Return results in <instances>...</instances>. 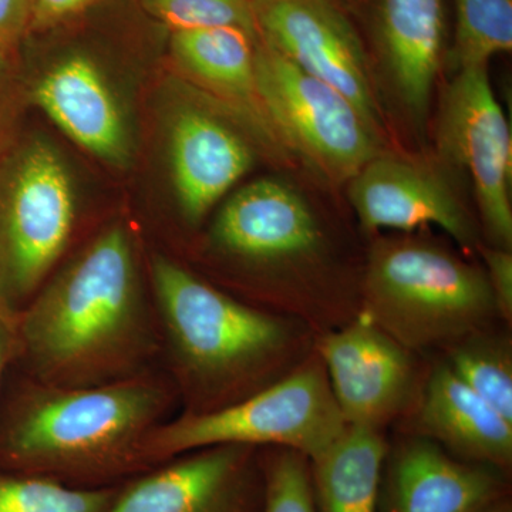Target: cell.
Masks as SVG:
<instances>
[{
  "label": "cell",
  "mask_w": 512,
  "mask_h": 512,
  "mask_svg": "<svg viewBox=\"0 0 512 512\" xmlns=\"http://www.w3.org/2000/svg\"><path fill=\"white\" fill-rule=\"evenodd\" d=\"M16 342L20 375L49 386H100L163 367L153 292L126 224L104 228L47 279L16 316Z\"/></svg>",
  "instance_id": "obj_1"
},
{
  "label": "cell",
  "mask_w": 512,
  "mask_h": 512,
  "mask_svg": "<svg viewBox=\"0 0 512 512\" xmlns=\"http://www.w3.org/2000/svg\"><path fill=\"white\" fill-rule=\"evenodd\" d=\"M175 409L180 400L163 367L89 387L20 375L0 412V473L74 488L127 483L153 468L148 437Z\"/></svg>",
  "instance_id": "obj_2"
},
{
  "label": "cell",
  "mask_w": 512,
  "mask_h": 512,
  "mask_svg": "<svg viewBox=\"0 0 512 512\" xmlns=\"http://www.w3.org/2000/svg\"><path fill=\"white\" fill-rule=\"evenodd\" d=\"M160 326L161 366L180 413L218 412L284 377L315 352L301 320L264 311L156 254L148 265Z\"/></svg>",
  "instance_id": "obj_3"
},
{
  "label": "cell",
  "mask_w": 512,
  "mask_h": 512,
  "mask_svg": "<svg viewBox=\"0 0 512 512\" xmlns=\"http://www.w3.org/2000/svg\"><path fill=\"white\" fill-rule=\"evenodd\" d=\"M207 252L264 279L252 305L301 320L316 335L360 315V299L328 281L329 239L315 211L281 181H255L232 195L208 231Z\"/></svg>",
  "instance_id": "obj_4"
},
{
  "label": "cell",
  "mask_w": 512,
  "mask_h": 512,
  "mask_svg": "<svg viewBox=\"0 0 512 512\" xmlns=\"http://www.w3.org/2000/svg\"><path fill=\"white\" fill-rule=\"evenodd\" d=\"M360 313L426 357L504 325L484 269L413 232L379 237L370 245Z\"/></svg>",
  "instance_id": "obj_5"
},
{
  "label": "cell",
  "mask_w": 512,
  "mask_h": 512,
  "mask_svg": "<svg viewBox=\"0 0 512 512\" xmlns=\"http://www.w3.org/2000/svg\"><path fill=\"white\" fill-rule=\"evenodd\" d=\"M346 427L315 348L291 375L242 402L207 414L178 413L164 421L148 437L147 457L156 467L198 448L244 444L291 448L311 460Z\"/></svg>",
  "instance_id": "obj_6"
},
{
  "label": "cell",
  "mask_w": 512,
  "mask_h": 512,
  "mask_svg": "<svg viewBox=\"0 0 512 512\" xmlns=\"http://www.w3.org/2000/svg\"><path fill=\"white\" fill-rule=\"evenodd\" d=\"M77 225L76 195L62 158L43 141L0 165V311L10 316L55 274Z\"/></svg>",
  "instance_id": "obj_7"
},
{
  "label": "cell",
  "mask_w": 512,
  "mask_h": 512,
  "mask_svg": "<svg viewBox=\"0 0 512 512\" xmlns=\"http://www.w3.org/2000/svg\"><path fill=\"white\" fill-rule=\"evenodd\" d=\"M255 76L275 136L328 180L349 183L380 153L379 131L348 97L261 39L255 47Z\"/></svg>",
  "instance_id": "obj_8"
},
{
  "label": "cell",
  "mask_w": 512,
  "mask_h": 512,
  "mask_svg": "<svg viewBox=\"0 0 512 512\" xmlns=\"http://www.w3.org/2000/svg\"><path fill=\"white\" fill-rule=\"evenodd\" d=\"M316 352L346 424L379 431L409 416L431 363L362 313L348 325L316 336Z\"/></svg>",
  "instance_id": "obj_9"
},
{
  "label": "cell",
  "mask_w": 512,
  "mask_h": 512,
  "mask_svg": "<svg viewBox=\"0 0 512 512\" xmlns=\"http://www.w3.org/2000/svg\"><path fill=\"white\" fill-rule=\"evenodd\" d=\"M437 143L451 163L470 174L491 247L512 251L511 131L487 66L457 70L444 90Z\"/></svg>",
  "instance_id": "obj_10"
},
{
  "label": "cell",
  "mask_w": 512,
  "mask_h": 512,
  "mask_svg": "<svg viewBox=\"0 0 512 512\" xmlns=\"http://www.w3.org/2000/svg\"><path fill=\"white\" fill-rule=\"evenodd\" d=\"M262 447L198 448L120 485L107 512H264Z\"/></svg>",
  "instance_id": "obj_11"
},
{
  "label": "cell",
  "mask_w": 512,
  "mask_h": 512,
  "mask_svg": "<svg viewBox=\"0 0 512 512\" xmlns=\"http://www.w3.org/2000/svg\"><path fill=\"white\" fill-rule=\"evenodd\" d=\"M259 39L303 72L335 87L379 131L369 63L335 0H249Z\"/></svg>",
  "instance_id": "obj_12"
},
{
  "label": "cell",
  "mask_w": 512,
  "mask_h": 512,
  "mask_svg": "<svg viewBox=\"0 0 512 512\" xmlns=\"http://www.w3.org/2000/svg\"><path fill=\"white\" fill-rule=\"evenodd\" d=\"M349 198L367 235L436 225L466 254L483 247L476 222L450 185L413 161L377 154L349 181Z\"/></svg>",
  "instance_id": "obj_13"
},
{
  "label": "cell",
  "mask_w": 512,
  "mask_h": 512,
  "mask_svg": "<svg viewBox=\"0 0 512 512\" xmlns=\"http://www.w3.org/2000/svg\"><path fill=\"white\" fill-rule=\"evenodd\" d=\"M511 494V476L503 471L397 433L384 457L377 512H478Z\"/></svg>",
  "instance_id": "obj_14"
},
{
  "label": "cell",
  "mask_w": 512,
  "mask_h": 512,
  "mask_svg": "<svg viewBox=\"0 0 512 512\" xmlns=\"http://www.w3.org/2000/svg\"><path fill=\"white\" fill-rule=\"evenodd\" d=\"M397 433L434 441L451 456L512 476V423L433 357L419 402Z\"/></svg>",
  "instance_id": "obj_15"
},
{
  "label": "cell",
  "mask_w": 512,
  "mask_h": 512,
  "mask_svg": "<svg viewBox=\"0 0 512 512\" xmlns=\"http://www.w3.org/2000/svg\"><path fill=\"white\" fill-rule=\"evenodd\" d=\"M175 195L197 227L254 164V151L228 121L205 107H181L170 126Z\"/></svg>",
  "instance_id": "obj_16"
},
{
  "label": "cell",
  "mask_w": 512,
  "mask_h": 512,
  "mask_svg": "<svg viewBox=\"0 0 512 512\" xmlns=\"http://www.w3.org/2000/svg\"><path fill=\"white\" fill-rule=\"evenodd\" d=\"M32 99L87 153L109 164H127L126 120L106 74L92 56L73 52L57 60L37 80Z\"/></svg>",
  "instance_id": "obj_17"
},
{
  "label": "cell",
  "mask_w": 512,
  "mask_h": 512,
  "mask_svg": "<svg viewBox=\"0 0 512 512\" xmlns=\"http://www.w3.org/2000/svg\"><path fill=\"white\" fill-rule=\"evenodd\" d=\"M258 40L232 28L180 30L171 32V55L185 76L274 140L256 87Z\"/></svg>",
  "instance_id": "obj_18"
},
{
  "label": "cell",
  "mask_w": 512,
  "mask_h": 512,
  "mask_svg": "<svg viewBox=\"0 0 512 512\" xmlns=\"http://www.w3.org/2000/svg\"><path fill=\"white\" fill-rule=\"evenodd\" d=\"M384 57L397 96L423 120L440 72L444 16L441 0H382Z\"/></svg>",
  "instance_id": "obj_19"
},
{
  "label": "cell",
  "mask_w": 512,
  "mask_h": 512,
  "mask_svg": "<svg viewBox=\"0 0 512 512\" xmlns=\"http://www.w3.org/2000/svg\"><path fill=\"white\" fill-rule=\"evenodd\" d=\"M386 431L348 426L332 446L311 458L316 512H377Z\"/></svg>",
  "instance_id": "obj_20"
},
{
  "label": "cell",
  "mask_w": 512,
  "mask_h": 512,
  "mask_svg": "<svg viewBox=\"0 0 512 512\" xmlns=\"http://www.w3.org/2000/svg\"><path fill=\"white\" fill-rule=\"evenodd\" d=\"M436 357L512 423L511 328L497 325L474 333Z\"/></svg>",
  "instance_id": "obj_21"
},
{
  "label": "cell",
  "mask_w": 512,
  "mask_h": 512,
  "mask_svg": "<svg viewBox=\"0 0 512 512\" xmlns=\"http://www.w3.org/2000/svg\"><path fill=\"white\" fill-rule=\"evenodd\" d=\"M456 69L487 66L491 57L512 50V0H454Z\"/></svg>",
  "instance_id": "obj_22"
},
{
  "label": "cell",
  "mask_w": 512,
  "mask_h": 512,
  "mask_svg": "<svg viewBox=\"0 0 512 512\" xmlns=\"http://www.w3.org/2000/svg\"><path fill=\"white\" fill-rule=\"evenodd\" d=\"M120 485L74 488L43 477L0 473V512H107Z\"/></svg>",
  "instance_id": "obj_23"
},
{
  "label": "cell",
  "mask_w": 512,
  "mask_h": 512,
  "mask_svg": "<svg viewBox=\"0 0 512 512\" xmlns=\"http://www.w3.org/2000/svg\"><path fill=\"white\" fill-rule=\"evenodd\" d=\"M141 3L171 32L232 28L259 37L249 0H141Z\"/></svg>",
  "instance_id": "obj_24"
},
{
  "label": "cell",
  "mask_w": 512,
  "mask_h": 512,
  "mask_svg": "<svg viewBox=\"0 0 512 512\" xmlns=\"http://www.w3.org/2000/svg\"><path fill=\"white\" fill-rule=\"evenodd\" d=\"M265 471L264 512H316L311 461L286 447H262Z\"/></svg>",
  "instance_id": "obj_25"
},
{
  "label": "cell",
  "mask_w": 512,
  "mask_h": 512,
  "mask_svg": "<svg viewBox=\"0 0 512 512\" xmlns=\"http://www.w3.org/2000/svg\"><path fill=\"white\" fill-rule=\"evenodd\" d=\"M478 254L483 256L485 275L493 291L498 315L504 325H512V251L497 247H481Z\"/></svg>",
  "instance_id": "obj_26"
},
{
  "label": "cell",
  "mask_w": 512,
  "mask_h": 512,
  "mask_svg": "<svg viewBox=\"0 0 512 512\" xmlns=\"http://www.w3.org/2000/svg\"><path fill=\"white\" fill-rule=\"evenodd\" d=\"M99 2L100 0H30V32L62 25Z\"/></svg>",
  "instance_id": "obj_27"
},
{
  "label": "cell",
  "mask_w": 512,
  "mask_h": 512,
  "mask_svg": "<svg viewBox=\"0 0 512 512\" xmlns=\"http://www.w3.org/2000/svg\"><path fill=\"white\" fill-rule=\"evenodd\" d=\"M30 32V0H0V52Z\"/></svg>",
  "instance_id": "obj_28"
},
{
  "label": "cell",
  "mask_w": 512,
  "mask_h": 512,
  "mask_svg": "<svg viewBox=\"0 0 512 512\" xmlns=\"http://www.w3.org/2000/svg\"><path fill=\"white\" fill-rule=\"evenodd\" d=\"M15 116V89L8 52H0V153L5 146Z\"/></svg>",
  "instance_id": "obj_29"
},
{
  "label": "cell",
  "mask_w": 512,
  "mask_h": 512,
  "mask_svg": "<svg viewBox=\"0 0 512 512\" xmlns=\"http://www.w3.org/2000/svg\"><path fill=\"white\" fill-rule=\"evenodd\" d=\"M16 349V318L0 311V386L10 367L15 365Z\"/></svg>",
  "instance_id": "obj_30"
},
{
  "label": "cell",
  "mask_w": 512,
  "mask_h": 512,
  "mask_svg": "<svg viewBox=\"0 0 512 512\" xmlns=\"http://www.w3.org/2000/svg\"><path fill=\"white\" fill-rule=\"evenodd\" d=\"M478 512H512V494L495 501L493 504L487 505V507Z\"/></svg>",
  "instance_id": "obj_31"
}]
</instances>
